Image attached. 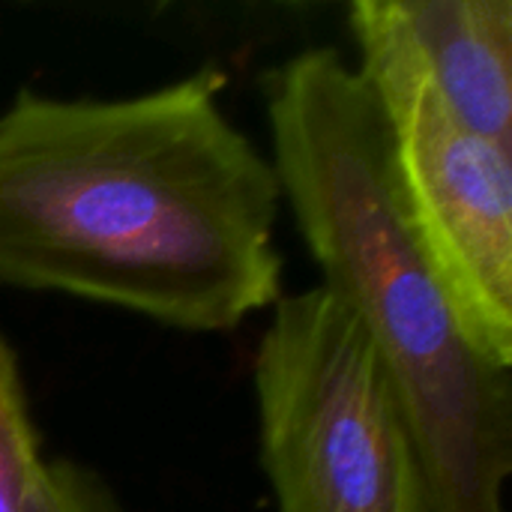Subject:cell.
<instances>
[{
    "mask_svg": "<svg viewBox=\"0 0 512 512\" xmlns=\"http://www.w3.org/2000/svg\"><path fill=\"white\" fill-rule=\"evenodd\" d=\"M216 66L117 99L0 111V285L228 333L282 297V189Z\"/></svg>",
    "mask_w": 512,
    "mask_h": 512,
    "instance_id": "6da1fadb",
    "label": "cell"
},
{
    "mask_svg": "<svg viewBox=\"0 0 512 512\" xmlns=\"http://www.w3.org/2000/svg\"><path fill=\"white\" fill-rule=\"evenodd\" d=\"M429 84L465 129L512 144L510 0H390Z\"/></svg>",
    "mask_w": 512,
    "mask_h": 512,
    "instance_id": "5b68a950",
    "label": "cell"
},
{
    "mask_svg": "<svg viewBox=\"0 0 512 512\" xmlns=\"http://www.w3.org/2000/svg\"><path fill=\"white\" fill-rule=\"evenodd\" d=\"M267 123L282 204L405 408L432 512H507L512 369L474 348L405 216L375 90L306 48L270 72Z\"/></svg>",
    "mask_w": 512,
    "mask_h": 512,
    "instance_id": "7a4b0ae2",
    "label": "cell"
},
{
    "mask_svg": "<svg viewBox=\"0 0 512 512\" xmlns=\"http://www.w3.org/2000/svg\"><path fill=\"white\" fill-rule=\"evenodd\" d=\"M42 465L21 363L0 336V512H30Z\"/></svg>",
    "mask_w": 512,
    "mask_h": 512,
    "instance_id": "8992f818",
    "label": "cell"
},
{
    "mask_svg": "<svg viewBox=\"0 0 512 512\" xmlns=\"http://www.w3.org/2000/svg\"><path fill=\"white\" fill-rule=\"evenodd\" d=\"M30 512H117L105 483L69 459H45Z\"/></svg>",
    "mask_w": 512,
    "mask_h": 512,
    "instance_id": "52a82bcc",
    "label": "cell"
},
{
    "mask_svg": "<svg viewBox=\"0 0 512 512\" xmlns=\"http://www.w3.org/2000/svg\"><path fill=\"white\" fill-rule=\"evenodd\" d=\"M252 384L276 512H432L405 408L363 327L330 291L279 297Z\"/></svg>",
    "mask_w": 512,
    "mask_h": 512,
    "instance_id": "3957f363",
    "label": "cell"
},
{
    "mask_svg": "<svg viewBox=\"0 0 512 512\" xmlns=\"http://www.w3.org/2000/svg\"><path fill=\"white\" fill-rule=\"evenodd\" d=\"M348 27L384 111L405 216L474 348L512 369V144L447 114L390 0L351 3Z\"/></svg>",
    "mask_w": 512,
    "mask_h": 512,
    "instance_id": "277c9868",
    "label": "cell"
}]
</instances>
